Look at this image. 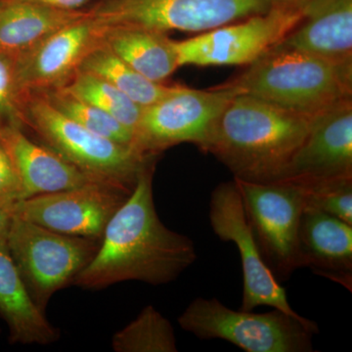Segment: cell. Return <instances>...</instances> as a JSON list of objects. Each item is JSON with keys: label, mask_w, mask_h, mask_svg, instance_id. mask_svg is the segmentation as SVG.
I'll use <instances>...</instances> for the list:
<instances>
[{"label": "cell", "mask_w": 352, "mask_h": 352, "mask_svg": "<svg viewBox=\"0 0 352 352\" xmlns=\"http://www.w3.org/2000/svg\"><path fill=\"white\" fill-rule=\"evenodd\" d=\"M275 45L352 63V0H307L302 19Z\"/></svg>", "instance_id": "2e32d148"}, {"label": "cell", "mask_w": 352, "mask_h": 352, "mask_svg": "<svg viewBox=\"0 0 352 352\" xmlns=\"http://www.w3.org/2000/svg\"><path fill=\"white\" fill-rule=\"evenodd\" d=\"M15 204L0 200V233L6 232L8 229L15 210Z\"/></svg>", "instance_id": "f1b7e54d"}, {"label": "cell", "mask_w": 352, "mask_h": 352, "mask_svg": "<svg viewBox=\"0 0 352 352\" xmlns=\"http://www.w3.org/2000/svg\"><path fill=\"white\" fill-rule=\"evenodd\" d=\"M7 232V231H6ZM0 233V317L6 321L11 344H50L60 333L32 300Z\"/></svg>", "instance_id": "ac0fdd59"}, {"label": "cell", "mask_w": 352, "mask_h": 352, "mask_svg": "<svg viewBox=\"0 0 352 352\" xmlns=\"http://www.w3.org/2000/svg\"><path fill=\"white\" fill-rule=\"evenodd\" d=\"M274 7L275 0H102L88 12L103 28L201 34Z\"/></svg>", "instance_id": "ba28073f"}, {"label": "cell", "mask_w": 352, "mask_h": 352, "mask_svg": "<svg viewBox=\"0 0 352 352\" xmlns=\"http://www.w3.org/2000/svg\"><path fill=\"white\" fill-rule=\"evenodd\" d=\"M155 162L143 168L131 193L109 220L94 258L78 273L74 286L99 289L124 281L161 286L195 263L193 241L168 228L157 214Z\"/></svg>", "instance_id": "6da1fadb"}, {"label": "cell", "mask_w": 352, "mask_h": 352, "mask_svg": "<svg viewBox=\"0 0 352 352\" xmlns=\"http://www.w3.org/2000/svg\"><path fill=\"white\" fill-rule=\"evenodd\" d=\"M300 19L302 9L274 7L193 38L173 41L178 67L248 66L281 41Z\"/></svg>", "instance_id": "30bf717a"}, {"label": "cell", "mask_w": 352, "mask_h": 352, "mask_svg": "<svg viewBox=\"0 0 352 352\" xmlns=\"http://www.w3.org/2000/svg\"><path fill=\"white\" fill-rule=\"evenodd\" d=\"M87 13L57 10L29 0H0V53L20 56Z\"/></svg>", "instance_id": "d6986e66"}, {"label": "cell", "mask_w": 352, "mask_h": 352, "mask_svg": "<svg viewBox=\"0 0 352 352\" xmlns=\"http://www.w3.org/2000/svg\"><path fill=\"white\" fill-rule=\"evenodd\" d=\"M294 182L302 187L305 208L321 210L352 226V176Z\"/></svg>", "instance_id": "d4e9b609"}, {"label": "cell", "mask_w": 352, "mask_h": 352, "mask_svg": "<svg viewBox=\"0 0 352 352\" xmlns=\"http://www.w3.org/2000/svg\"><path fill=\"white\" fill-rule=\"evenodd\" d=\"M0 142L15 164L24 199L98 182L47 146L32 141L25 135L23 126L0 129Z\"/></svg>", "instance_id": "e0dca14e"}, {"label": "cell", "mask_w": 352, "mask_h": 352, "mask_svg": "<svg viewBox=\"0 0 352 352\" xmlns=\"http://www.w3.org/2000/svg\"><path fill=\"white\" fill-rule=\"evenodd\" d=\"M307 1V0H275V3L276 7H281V8L300 10Z\"/></svg>", "instance_id": "f546056e"}, {"label": "cell", "mask_w": 352, "mask_h": 352, "mask_svg": "<svg viewBox=\"0 0 352 352\" xmlns=\"http://www.w3.org/2000/svg\"><path fill=\"white\" fill-rule=\"evenodd\" d=\"M103 29L104 44L151 82L164 83L179 68L173 41L166 34L136 27Z\"/></svg>", "instance_id": "ffe728a7"}, {"label": "cell", "mask_w": 352, "mask_h": 352, "mask_svg": "<svg viewBox=\"0 0 352 352\" xmlns=\"http://www.w3.org/2000/svg\"><path fill=\"white\" fill-rule=\"evenodd\" d=\"M349 176H352V99L310 118L307 138L289 162L283 179Z\"/></svg>", "instance_id": "5bb4252c"}, {"label": "cell", "mask_w": 352, "mask_h": 352, "mask_svg": "<svg viewBox=\"0 0 352 352\" xmlns=\"http://www.w3.org/2000/svg\"><path fill=\"white\" fill-rule=\"evenodd\" d=\"M208 219L215 235L223 242L233 243L239 251L244 285L240 309L252 311L258 307H270L298 315L289 305L286 289L264 263L234 179L221 183L212 191Z\"/></svg>", "instance_id": "8fae6325"}, {"label": "cell", "mask_w": 352, "mask_h": 352, "mask_svg": "<svg viewBox=\"0 0 352 352\" xmlns=\"http://www.w3.org/2000/svg\"><path fill=\"white\" fill-rule=\"evenodd\" d=\"M30 95L20 82L17 56L0 53V129L11 126L25 129Z\"/></svg>", "instance_id": "484cf974"}, {"label": "cell", "mask_w": 352, "mask_h": 352, "mask_svg": "<svg viewBox=\"0 0 352 352\" xmlns=\"http://www.w3.org/2000/svg\"><path fill=\"white\" fill-rule=\"evenodd\" d=\"M25 126L92 179L127 191L133 190L143 168L156 161V157L145 159L129 146L88 131L59 112L39 94H31L28 99Z\"/></svg>", "instance_id": "5b68a950"}, {"label": "cell", "mask_w": 352, "mask_h": 352, "mask_svg": "<svg viewBox=\"0 0 352 352\" xmlns=\"http://www.w3.org/2000/svg\"><path fill=\"white\" fill-rule=\"evenodd\" d=\"M53 107L97 135L131 147L133 132L115 118L69 94L63 87L38 92Z\"/></svg>", "instance_id": "cb8c5ba5"}, {"label": "cell", "mask_w": 352, "mask_h": 352, "mask_svg": "<svg viewBox=\"0 0 352 352\" xmlns=\"http://www.w3.org/2000/svg\"><path fill=\"white\" fill-rule=\"evenodd\" d=\"M104 29L85 14L46 36L17 56L18 76L28 94L64 87L78 73L85 58L102 41Z\"/></svg>", "instance_id": "4fadbf2b"}, {"label": "cell", "mask_w": 352, "mask_h": 352, "mask_svg": "<svg viewBox=\"0 0 352 352\" xmlns=\"http://www.w3.org/2000/svg\"><path fill=\"white\" fill-rule=\"evenodd\" d=\"M116 352H176L175 330L159 310L148 305L138 316L113 336Z\"/></svg>", "instance_id": "7402d4cb"}, {"label": "cell", "mask_w": 352, "mask_h": 352, "mask_svg": "<svg viewBox=\"0 0 352 352\" xmlns=\"http://www.w3.org/2000/svg\"><path fill=\"white\" fill-rule=\"evenodd\" d=\"M78 71L106 80L142 108L163 98L173 87L153 82L120 59L103 41L88 53Z\"/></svg>", "instance_id": "44dd1931"}, {"label": "cell", "mask_w": 352, "mask_h": 352, "mask_svg": "<svg viewBox=\"0 0 352 352\" xmlns=\"http://www.w3.org/2000/svg\"><path fill=\"white\" fill-rule=\"evenodd\" d=\"M62 87L74 96L112 116L134 132L143 108L106 80L87 72L78 71Z\"/></svg>", "instance_id": "603a6c76"}, {"label": "cell", "mask_w": 352, "mask_h": 352, "mask_svg": "<svg viewBox=\"0 0 352 352\" xmlns=\"http://www.w3.org/2000/svg\"><path fill=\"white\" fill-rule=\"evenodd\" d=\"M300 266L352 292V226L305 208L298 233Z\"/></svg>", "instance_id": "9a60e30c"}, {"label": "cell", "mask_w": 352, "mask_h": 352, "mask_svg": "<svg viewBox=\"0 0 352 352\" xmlns=\"http://www.w3.org/2000/svg\"><path fill=\"white\" fill-rule=\"evenodd\" d=\"M310 118L250 95L233 97L210 129L204 153L214 155L234 179H283L309 129Z\"/></svg>", "instance_id": "7a4b0ae2"}, {"label": "cell", "mask_w": 352, "mask_h": 352, "mask_svg": "<svg viewBox=\"0 0 352 352\" xmlns=\"http://www.w3.org/2000/svg\"><path fill=\"white\" fill-rule=\"evenodd\" d=\"M227 83L242 94L311 118L352 99V63L274 45Z\"/></svg>", "instance_id": "3957f363"}, {"label": "cell", "mask_w": 352, "mask_h": 352, "mask_svg": "<svg viewBox=\"0 0 352 352\" xmlns=\"http://www.w3.org/2000/svg\"><path fill=\"white\" fill-rule=\"evenodd\" d=\"M6 242L32 300L44 311L51 296L87 267L101 240L55 232L14 214Z\"/></svg>", "instance_id": "8992f818"}, {"label": "cell", "mask_w": 352, "mask_h": 352, "mask_svg": "<svg viewBox=\"0 0 352 352\" xmlns=\"http://www.w3.org/2000/svg\"><path fill=\"white\" fill-rule=\"evenodd\" d=\"M239 94L227 82L208 90L173 85L163 98L143 108L132 149L145 159L182 143H192L203 152L215 120Z\"/></svg>", "instance_id": "52a82bcc"}, {"label": "cell", "mask_w": 352, "mask_h": 352, "mask_svg": "<svg viewBox=\"0 0 352 352\" xmlns=\"http://www.w3.org/2000/svg\"><path fill=\"white\" fill-rule=\"evenodd\" d=\"M23 199L24 192L15 164L0 142V200L17 203Z\"/></svg>", "instance_id": "4316f807"}, {"label": "cell", "mask_w": 352, "mask_h": 352, "mask_svg": "<svg viewBox=\"0 0 352 352\" xmlns=\"http://www.w3.org/2000/svg\"><path fill=\"white\" fill-rule=\"evenodd\" d=\"M131 193L113 185L90 183L17 201L14 214L55 232L101 240L109 220Z\"/></svg>", "instance_id": "7c38bea8"}, {"label": "cell", "mask_w": 352, "mask_h": 352, "mask_svg": "<svg viewBox=\"0 0 352 352\" xmlns=\"http://www.w3.org/2000/svg\"><path fill=\"white\" fill-rule=\"evenodd\" d=\"M178 324L198 339L226 340L247 352H311L319 333L317 323L300 314L233 310L217 298L192 300Z\"/></svg>", "instance_id": "277c9868"}, {"label": "cell", "mask_w": 352, "mask_h": 352, "mask_svg": "<svg viewBox=\"0 0 352 352\" xmlns=\"http://www.w3.org/2000/svg\"><path fill=\"white\" fill-rule=\"evenodd\" d=\"M234 182L264 263L279 283L287 281L300 268L298 233L305 208L302 187L289 179Z\"/></svg>", "instance_id": "9c48e42d"}, {"label": "cell", "mask_w": 352, "mask_h": 352, "mask_svg": "<svg viewBox=\"0 0 352 352\" xmlns=\"http://www.w3.org/2000/svg\"><path fill=\"white\" fill-rule=\"evenodd\" d=\"M41 6L63 11H80L91 0H29Z\"/></svg>", "instance_id": "83f0119b"}]
</instances>
